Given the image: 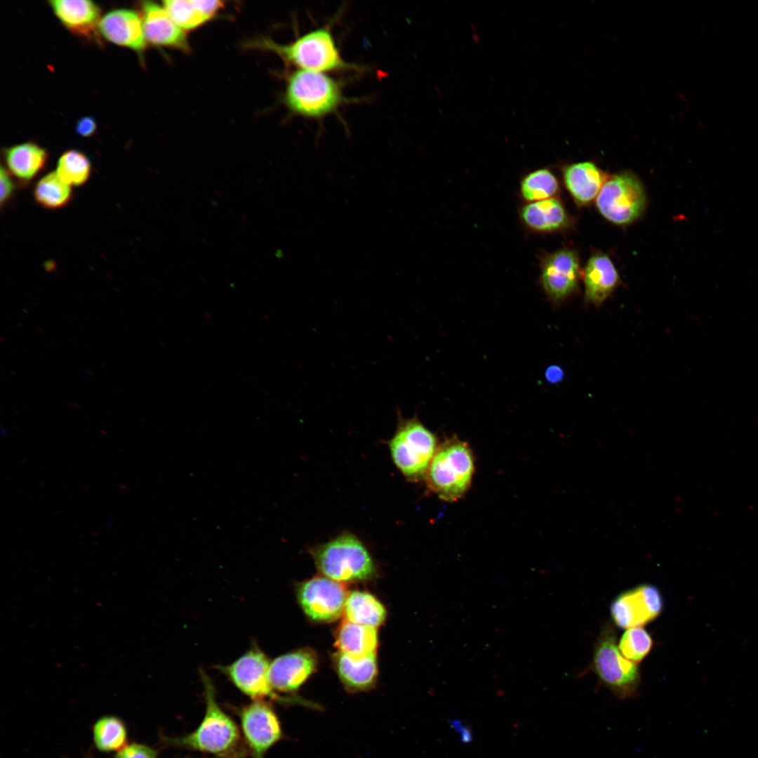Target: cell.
<instances>
[{
	"label": "cell",
	"mask_w": 758,
	"mask_h": 758,
	"mask_svg": "<svg viewBox=\"0 0 758 758\" xmlns=\"http://www.w3.org/2000/svg\"><path fill=\"white\" fill-rule=\"evenodd\" d=\"M389 444L395 465L413 479L425 474L437 451L436 437L416 418L400 420Z\"/></svg>",
	"instance_id": "cell-7"
},
{
	"label": "cell",
	"mask_w": 758,
	"mask_h": 758,
	"mask_svg": "<svg viewBox=\"0 0 758 758\" xmlns=\"http://www.w3.org/2000/svg\"><path fill=\"white\" fill-rule=\"evenodd\" d=\"M35 200L41 206L57 209L65 206L72 198V190L63 182L56 172H51L42 177L34 190Z\"/></svg>",
	"instance_id": "cell-26"
},
{
	"label": "cell",
	"mask_w": 758,
	"mask_h": 758,
	"mask_svg": "<svg viewBox=\"0 0 758 758\" xmlns=\"http://www.w3.org/2000/svg\"><path fill=\"white\" fill-rule=\"evenodd\" d=\"M592 665L599 679L618 698L636 696L640 684L639 670L620 653L616 632L610 625L602 629L597 639Z\"/></svg>",
	"instance_id": "cell-6"
},
{
	"label": "cell",
	"mask_w": 758,
	"mask_h": 758,
	"mask_svg": "<svg viewBox=\"0 0 758 758\" xmlns=\"http://www.w3.org/2000/svg\"><path fill=\"white\" fill-rule=\"evenodd\" d=\"M84 372L88 373V375H92L93 374V373H91L89 370H87L86 368H84Z\"/></svg>",
	"instance_id": "cell-36"
},
{
	"label": "cell",
	"mask_w": 758,
	"mask_h": 758,
	"mask_svg": "<svg viewBox=\"0 0 758 758\" xmlns=\"http://www.w3.org/2000/svg\"><path fill=\"white\" fill-rule=\"evenodd\" d=\"M344 612L346 620L373 627L381 625L386 616L382 604L372 594L361 591L347 595Z\"/></svg>",
	"instance_id": "cell-24"
},
{
	"label": "cell",
	"mask_w": 758,
	"mask_h": 758,
	"mask_svg": "<svg viewBox=\"0 0 758 758\" xmlns=\"http://www.w3.org/2000/svg\"><path fill=\"white\" fill-rule=\"evenodd\" d=\"M336 646L340 652L353 657L375 654L377 647L375 627L345 620L338 627Z\"/></svg>",
	"instance_id": "cell-23"
},
{
	"label": "cell",
	"mask_w": 758,
	"mask_h": 758,
	"mask_svg": "<svg viewBox=\"0 0 758 758\" xmlns=\"http://www.w3.org/2000/svg\"><path fill=\"white\" fill-rule=\"evenodd\" d=\"M241 726L252 758H264L268 750L282 738L280 722L264 700H253L239 712Z\"/></svg>",
	"instance_id": "cell-13"
},
{
	"label": "cell",
	"mask_w": 758,
	"mask_h": 758,
	"mask_svg": "<svg viewBox=\"0 0 758 758\" xmlns=\"http://www.w3.org/2000/svg\"><path fill=\"white\" fill-rule=\"evenodd\" d=\"M663 609L660 591L652 585H641L620 594L611 605V614L617 626L638 627L652 621Z\"/></svg>",
	"instance_id": "cell-12"
},
{
	"label": "cell",
	"mask_w": 758,
	"mask_h": 758,
	"mask_svg": "<svg viewBox=\"0 0 758 758\" xmlns=\"http://www.w3.org/2000/svg\"><path fill=\"white\" fill-rule=\"evenodd\" d=\"M559 191L555 175L547 168L531 171L521 178L519 194L524 203H530L554 197Z\"/></svg>",
	"instance_id": "cell-25"
},
{
	"label": "cell",
	"mask_w": 758,
	"mask_h": 758,
	"mask_svg": "<svg viewBox=\"0 0 758 758\" xmlns=\"http://www.w3.org/2000/svg\"><path fill=\"white\" fill-rule=\"evenodd\" d=\"M4 154L7 171L22 184L34 178L48 159L46 149L32 142L13 145L6 149Z\"/></svg>",
	"instance_id": "cell-21"
},
{
	"label": "cell",
	"mask_w": 758,
	"mask_h": 758,
	"mask_svg": "<svg viewBox=\"0 0 758 758\" xmlns=\"http://www.w3.org/2000/svg\"><path fill=\"white\" fill-rule=\"evenodd\" d=\"M162 5L184 30L196 29L210 20L199 8L195 0H166Z\"/></svg>",
	"instance_id": "cell-29"
},
{
	"label": "cell",
	"mask_w": 758,
	"mask_h": 758,
	"mask_svg": "<svg viewBox=\"0 0 758 758\" xmlns=\"http://www.w3.org/2000/svg\"><path fill=\"white\" fill-rule=\"evenodd\" d=\"M1 178V204L3 206L6 203L12 196L14 190L13 182L11 179V174L3 166L1 168L0 172Z\"/></svg>",
	"instance_id": "cell-32"
},
{
	"label": "cell",
	"mask_w": 758,
	"mask_h": 758,
	"mask_svg": "<svg viewBox=\"0 0 758 758\" xmlns=\"http://www.w3.org/2000/svg\"><path fill=\"white\" fill-rule=\"evenodd\" d=\"M270 663L265 653L253 646L232 663L219 668L239 691L253 700L268 698L281 703L296 702L281 697L272 688L269 679Z\"/></svg>",
	"instance_id": "cell-9"
},
{
	"label": "cell",
	"mask_w": 758,
	"mask_h": 758,
	"mask_svg": "<svg viewBox=\"0 0 758 758\" xmlns=\"http://www.w3.org/2000/svg\"><path fill=\"white\" fill-rule=\"evenodd\" d=\"M91 163L81 152L75 149L65 152L59 158L56 173L69 185H84L91 174Z\"/></svg>",
	"instance_id": "cell-27"
},
{
	"label": "cell",
	"mask_w": 758,
	"mask_h": 758,
	"mask_svg": "<svg viewBox=\"0 0 758 758\" xmlns=\"http://www.w3.org/2000/svg\"><path fill=\"white\" fill-rule=\"evenodd\" d=\"M297 597L307 616L328 622L335 620L344 611L347 595L341 583L327 577H315L299 585Z\"/></svg>",
	"instance_id": "cell-11"
},
{
	"label": "cell",
	"mask_w": 758,
	"mask_h": 758,
	"mask_svg": "<svg viewBox=\"0 0 758 758\" xmlns=\"http://www.w3.org/2000/svg\"><path fill=\"white\" fill-rule=\"evenodd\" d=\"M338 674L350 691H364L373 685L377 676L375 654L353 657L339 652L335 656Z\"/></svg>",
	"instance_id": "cell-22"
},
{
	"label": "cell",
	"mask_w": 758,
	"mask_h": 758,
	"mask_svg": "<svg viewBox=\"0 0 758 758\" xmlns=\"http://www.w3.org/2000/svg\"><path fill=\"white\" fill-rule=\"evenodd\" d=\"M98 29L104 38L138 53L145 49L142 20L134 11L121 8L112 11L100 20Z\"/></svg>",
	"instance_id": "cell-16"
},
{
	"label": "cell",
	"mask_w": 758,
	"mask_h": 758,
	"mask_svg": "<svg viewBox=\"0 0 758 758\" xmlns=\"http://www.w3.org/2000/svg\"><path fill=\"white\" fill-rule=\"evenodd\" d=\"M473 472L470 447L457 438H451L437 449L427 471V484L441 499L455 501L470 487Z\"/></svg>",
	"instance_id": "cell-4"
},
{
	"label": "cell",
	"mask_w": 758,
	"mask_h": 758,
	"mask_svg": "<svg viewBox=\"0 0 758 758\" xmlns=\"http://www.w3.org/2000/svg\"><path fill=\"white\" fill-rule=\"evenodd\" d=\"M618 282V273L608 255L595 253L589 259L584 272L585 299L589 302L601 305Z\"/></svg>",
	"instance_id": "cell-18"
},
{
	"label": "cell",
	"mask_w": 758,
	"mask_h": 758,
	"mask_svg": "<svg viewBox=\"0 0 758 758\" xmlns=\"http://www.w3.org/2000/svg\"><path fill=\"white\" fill-rule=\"evenodd\" d=\"M96 131V123L93 118L84 117L78 120L76 125V131L78 135L83 137H90Z\"/></svg>",
	"instance_id": "cell-33"
},
{
	"label": "cell",
	"mask_w": 758,
	"mask_h": 758,
	"mask_svg": "<svg viewBox=\"0 0 758 758\" xmlns=\"http://www.w3.org/2000/svg\"><path fill=\"white\" fill-rule=\"evenodd\" d=\"M520 220L531 233H550L566 230L571 218L556 197L524 203L519 208Z\"/></svg>",
	"instance_id": "cell-17"
},
{
	"label": "cell",
	"mask_w": 758,
	"mask_h": 758,
	"mask_svg": "<svg viewBox=\"0 0 758 758\" xmlns=\"http://www.w3.org/2000/svg\"><path fill=\"white\" fill-rule=\"evenodd\" d=\"M596 204L601 214L617 225H626L637 219L646 206L644 189L634 175L623 173L606 181Z\"/></svg>",
	"instance_id": "cell-8"
},
{
	"label": "cell",
	"mask_w": 758,
	"mask_h": 758,
	"mask_svg": "<svg viewBox=\"0 0 758 758\" xmlns=\"http://www.w3.org/2000/svg\"><path fill=\"white\" fill-rule=\"evenodd\" d=\"M49 4L56 17L68 29L81 35H90L98 28L100 8L88 0H52Z\"/></svg>",
	"instance_id": "cell-19"
},
{
	"label": "cell",
	"mask_w": 758,
	"mask_h": 758,
	"mask_svg": "<svg viewBox=\"0 0 758 758\" xmlns=\"http://www.w3.org/2000/svg\"><path fill=\"white\" fill-rule=\"evenodd\" d=\"M93 736L100 750L114 751L123 748L126 740V731L120 719L105 717L100 719L94 725Z\"/></svg>",
	"instance_id": "cell-28"
},
{
	"label": "cell",
	"mask_w": 758,
	"mask_h": 758,
	"mask_svg": "<svg viewBox=\"0 0 758 758\" xmlns=\"http://www.w3.org/2000/svg\"><path fill=\"white\" fill-rule=\"evenodd\" d=\"M244 752L241 749L221 758H244Z\"/></svg>",
	"instance_id": "cell-35"
},
{
	"label": "cell",
	"mask_w": 758,
	"mask_h": 758,
	"mask_svg": "<svg viewBox=\"0 0 758 758\" xmlns=\"http://www.w3.org/2000/svg\"><path fill=\"white\" fill-rule=\"evenodd\" d=\"M312 556L325 577L340 583L368 579L375 573L369 552L350 533L341 534L315 547Z\"/></svg>",
	"instance_id": "cell-5"
},
{
	"label": "cell",
	"mask_w": 758,
	"mask_h": 758,
	"mask_svg": "<svg viewBox=\"0 0 758 758\" xmlns=\"http://www.w3.org/2000/svg\"><path fill=\"white\" fill-rule=\"evenodd\" d=\"M653 645L650 634L641 627L627 629L622 635L618 649L626 659L637 664L650 652Z\"/></svg>",
	"instance_id": "cell-30"
},
{
	"label": "cell",
	"mask_w": 758,
	"mask_h": 758,
	"mask_svg": "<svg viewBox=\"0 0 758 758\" xmlns=\"http://www.w3.org/2000/svg\"><path fill=\"white\" fill-rule=\"evenodd\" d=\"M564 185L580 204H587L597 197L604 182L605 176L592 162L573 164L563 168Z\"/></svg>",
	"instance_id": "cell-20"
},
{
	"label": "cell",
	"mask_w": 758,
	"mask_h": 758,
	"mask_svg": "<svg viewBox=\"0 0 758 758\" xmlns=\"http://www.w3.org/2000/svg\"><path fill=\"white\" fill-rule=\"evenodd\" d=\"M284 101L293 113L315 119L335 112L344 96L335 79L323 72L299 69L288 79Z\"/></svg>",
	"instance_id": "cell-3"
},
{
	"label": "cell",
	"mask_w": 758,
	"mask_h": 758,
	"mask_svg": "<svg viewBox=\"0 0 758 758\" xmlns=\"http://www.w3.org/2000/svg\"><path fill=\"white\" fill-rule=\"evenodd\" d=\"M248 46L273 52L302 70L321 72L357 68L343 60L327 26L310 31L289 44H281L263 37Z\"/></svg>",
	"instance_id": "cell-2"
},
{
	"label": "cell",
	"mask_w": 758,
	"mask_h": 758,
	"mask_svg": "<svg viewBox=\"0 0 758 758\" xmlns=\"http://www.w3.org/2000/svg\"><path fill=\"white\" fill-rule=\"evenodd\" d=\"M141 8L143 30L147 42L157 46L190 51L185 30L174 22L163 5L145 1L141 3Z\"/></svg>",
	"instance_id": "cell-14"
},
{
	"label": "cell",
	"mask_w": 758,
	"mask_h": 758,
	"mask_svg": "<svg viewBox=\"0 0 758 758\" xmlns=\"http://www.w3.org/2000/svg\"><path fill=\"white\" fill-rule=\"evenodd\" d=\"M115 758H157V752L149 746L132 743L119 750Z\"/></svg>",
	"instance_id": "cell-31"
},
{
	"label": "cell",
	"mask_w": 758,
	"mask_h": 758,
	"mask_svg": "<svg viewBox=\"0 0 758 758\" xmlns=\"http://www.w3.org/2000/svg\"><path fill=\"white\" fill-rule=\"evenodd\" d=\"M317 658L309 649H300L277 657L270 663L269 679L274 691H296L314 671Z\"/></svg>",
	"instance_id": "cell-15"
},
{
	"label": "cell",
	"mask_w": 758,
	"mask_h": 758,
	"mask_svg": "<svg viewBox=\"0 0 758 758\" xmlns=\"http://www.w3.org/2000/svg\"><path fill=\"white\" fill-rule=\"evenodd\" d=\"M540 261V283L554 304L566 300L578 288L580 268L577 253L569 248H561L543 253Z\"/></svg>",
	"instance_id": "cell-10"
},
{
	"label": "cell",
	"mask_w": 758,
	"mask_h": 758,
	"mask_svg": "<svg viewBox=\"0 0 758 758\" xmlns=\"http://www.w3.org/2000/svg\"><path fill=\"white\" fill-rule=\"evenodd\" d=\"M563 372L557 366H551L547 371V378L550 382H557L561 379Z\"/></svg>",
	"instance_id": "cell-34"
},
{
	"label": "cell",
	"mask_w": 758,
	"mask_h": 758,
	"mask_svg": "<svg viewBox=\"0 0 758 758\" xmlns=\"http://www.w3.org/2000/svg\"><path fill=\"white\" fill-rule=\"evenodd\" d=\"M201 676L204 688L206 711L197 729L189 734L167 738L170 745L219 756L230 754L239 750L240 732L237 724L218 703L215 691L209 677L204 671Z\"/></svg>",
	"instance_id": "cell-1"
}]
</instances>
